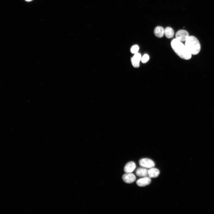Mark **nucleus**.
<instances>
[{
    "label": "nucleus",
    "mask_w": 214,
    "mask_h": 214,
    "mask_svg": "<svg viewBox=\"0 0 214 214\" xmlns=\"http://www.w3.org/2000/svg\"><path fill=\"white\" fill-rule=\"evenodd\" d=\"M171 46L176 54L182 59L188 60L191 58L192 55L182 42L174 39L171 42Z\"/></svg>",
    "instance_id": "obj_1"
},
{
    "label": "nucleus",
    "mask_w": 214,
    "mask_h": 214,
    "mask_svg": "<svg viewBox=\"0 0 214 214\" xmlns=\"http://www.w3.org/2000/svg\"><path fill=\"white\" fill-rule=\"evenodd\" d=\"M136 168L135 163L133 161H130L127 163L124 168V171L126 173H131Z\"/></svg>",
    "instance_id": "obj_8"
},
{
    "label": "nucleus",
    "mask_w": 214,
    "mask_h": 214,
    "mask_svg": "<svg viewBox=\"0 0 214 214\" xmlns=\"http://www.w3.org/2000/svg\"><path fill=\"white\" fill-rule=\"evenodd\" d=\"M160 173L158 169L154 167L150 169L148 171V176L150 178L157 177Z\"/></svg>",
    "instance_id": "obj_10"
},
{
    "label": "nucleus",
    "mask_w": 214,
    "mask_h": 214,
    "mask_svg": "<svg viewBox=\"0 0 214 214\" xmlns=\"http://www.w3.org/2000/svg\"><path fill=\"white\" fill-rule=\"evenodd\" d=\"M122 178L123 180L126 183H131L135 181L136 179V177L132 173H127L123 175Z\"/></svg>",
    "instance_id": "obj_5"
},
{
    "label": "nucleus",
    "mask_w": 214,
    "mask_h": 214,
    "mask_svg": "<svg viewBox=\"0 0 214 214\" xmlns=\"http://www.w3.org/2000/svg\"><path fill=\"white\" fill-rule=\"evenodd\" d=\"M164 29L162 27L158 26L155 28L154 30V33L157 37L161 38L164 34Z\"/></svg>",
    "instance_id": "obj_11"
},
{
    "label": "nucleus",
    "mask_w": 214,
    "mask_h": 214,
    "mask_svg": "<svg viewBox=\"0 0 214 214\" xmlns=\"http://www.w3.org/2000/svg\"><path fill=\"white\" fill-rule=\"evenodd\" d=\"M149 59V56L147 54H144L143 56L141 57V61L143 63H145L147 62Z\"/></svg>",
    "instance_id": "obj_14"
},
{
    "label": "nucleus",
    "mask_w": 214,
    "mask_h": 214,
    "mask_svg": "<svg viewBox=\"0 0 214 214\" xmlns=\"http://www.w3.org/2000/svg\"><path fill=\"white\" fill-rule=\"evenodd\" d=\"M185 45L191 55H196L200 51V43L197 38L194 36H189L185 41Z\"/></svg>",
    "instance_id": "obj_2"
},
{
    "label": "nucleus",
    "mask_w": 214,
    "mask_h": 214,
    "mask_svg": "<svg viewBox=\"0 0 214 214\" xmlns=\"http://www.w3.org/2000/svg\"><path fill=\"white\" fill-rule=\"evenodd\" d=\"M139 163L141 167L146 168L150 169L154 167L155 166L153 161L148 158H143L140 159Z\"/></svg>",
    "instance_id": "obj_3"
},
{
    "label": "nucleus",
    "mask_w": 214,
    "mask_h": 214,
    "mask_svg": "<svg viewBox=\"0 0 214 214\" xmlns=\"http://www.w3.org/2000/svg\"><path fill=\"white\" fill-rule=\"evenodd\" d=\"M188 32L184 30L178 31L175 34L176 38L181 41H185L189 37Z\"/></svg>",
    "instance_id": "obj_4"
},
{
    "label": "nucleus",
    "mask_w": 214,
    "mask_h": 214,
    "mask_svg": "<svg viewBox=\"0 0 214 214\" xmlns=\"http://www.w3.org/2000/svg\"><path fill=\"white\" fill-rule=\"evenodd\" d=\"M26 0V1H29L32 0Z\"/></svg>",
    "instance_id": "obj_15"
},
{
    "label": "nucleus",
    "mask_w": 214,
    "mask_h": 214,
    "mask_svg": "<svg viewBox=\"0 0 214 214\" xmlns=\"http://www.w3.org/2000/svg\"><path fill=\"white\" fill-rule=\"evenodd\" d=\"M141 57L140 54L137 53L135 54L131 58V62L133 66L135 67H138L139 66L140 62Z\"/></svg>",
    "instance_id": "obj_7"
},
{
    "label": "nucleus",
    "mask_w": 214,
    "mask_h": 214,
    "mask_svg": "<svg viewBox=\"0 0 214 214\" xmlns=\"http://www.w3.org/2000/svg\"><path fill=\"white\" fill-rule=\"evenodd\" d=\"M174 34V30L171 27H167L164 29V34L167 38H170L172 37Z\"/></svg>",
    "instance_id": "obj_12"
},
{
    "label": "nucleus",
    "mask_w": 214,
    "mask_h": 214,
    "mask_svg": "<svg viewBox=\"0 0 214 214\" xmlns=\"http://www.w3.org/2000/svg\"><path fill=\"white\" fill-rule=\"evenodd\" d=\"M139 49V47L137 45H133L131 48L130 52L133 54H136L138 53Z\"/></svg>",
    "instance_id": "obj_13"
},
{
    "label": "nucleus",
    "mask_w": 214,
    "mask_h": 214,
    "mask_svg": "<svg viewBox=\"0 0 214 214\" xmlns=\"http://www.w3.org/2000/svg\"><path fill=\"white\" fill-rule=\"evenodd\" d=\"M151 182V179L149 177H143L137 180L136 182L137 185L140 187H144L148 185Z\"/></svg>",
    "instance_id": "obj_6"
},
{
    "label": "nucleus",
    "mask_w": 214,
    "mask_h": 214,
    "mask_svg": "<svg viewBox=\"0 0 214 214\" xmlns=\"http://www.w3.org/2000/svg\"><path fill=\"white\" fill-rule=\"evenodd\" d=\"M148 171L147 168L142 167L137 169L135 173L138 177H144L148 176Z\"/></svg>",
    "instance_id": "obj_9"
}]
</instances>
